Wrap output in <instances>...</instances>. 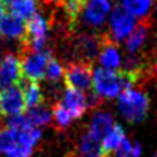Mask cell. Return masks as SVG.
<instances>
[{"instance_id":"9","label":"cell","mask_w":157,"mask_h":157,"mask_svg":"<svg viewBox=\"0 0 157 157\" xmlns=\"http://www.w3.org/2000/svg\"><path fill=\"white\" fill-rule=\"evenodd\" d=\"M62 105L66 108L72 119H80L88 109L87 97L83 91H78L75 88H66L63 92Z\"/></svg>"},{"instance_id":"16","label":"cell","mask_w":157,"mask_h":157,"mask_svg":"<svg viewBox=\"0 0 157 157\" xmlns=\"http://www.w3.org/2000/svg\"><path fill=\"white\" fill-rule=\"evenodd\" d=\"M24 98H25V105L26 108H36V106L41 105L44 101L43 92H41V88L39 87L37 83H33V81H26L24 80Z\"/></svg>"},{"instance_id":"15","label":"cell","mask_w":157,"mask_h":157,"mask_svg":"<svg viewBox=\"0 0 157 157\" xmlns=\"http://www.w3.org/2000/svg\"><path fill=\"white\" fill-rule=\"evenodd\" d=\"M124 139H125V132L123 130V127L119 124H114L113 128L106 134V136L102 141L103 152L108 153V155H112V152H116L119 149Z\"/></svg>"},{"instance_id":"13","label":"cell","mask_w":157,"mask_h":157,"mask_svg":"<svg viewBox=\"0 0 157 157\" xmlns=\"http://www.w3.org/2000/svg\"><path fill=\"white\" fill-rule=\"evenodd\" d=\"M78 157H112L103 152L102 144L88 134H84L78 142Z\"/></svg>"},{"instance_id":"29","label":"cell","mask_w":157,"mask_h":157,"mask_svg":"<svg viewBox=\"0 0 157 157\" xmlns=\"http://www.w3.org/2000/svg\"><path fill=\"white\" fill-rule=\"evenodd\" d=\"M0 63H2V61H0Z\"/></svg>"},{"instance_id":"17","label":"cell","mask_w":157,"mask_h":157,"mask_svg":"<svg viewBox=\"0 0 157 157\" xmlns=\"http://www.w3.org/2000/svg\"><path fill=\"white\" fill-rule=\"evenodd\" d=\"M28 121L30 123L32 127H39V125H47L51 121V112L48 110V108L41 103V105L36 106V108H30L29 110L25 113Z\"/></svg>"},{"instance_id":"28","label":"cell","mask_w":157,"mask_h":157,"mask_svg":"<svg viewBox=\"0 0 157 157\" xmlns=\"http://www.w3.org/2000/svg\"><path fill=\"white\" fill-rule=\"evenodd\" d=\"M155 157H157V153H156V156H155Z\"/></svg>"},{"instance_id":"12","label":"cell","mask_w":157,"mask_h":157,"mask_svg":"<svg viewBox=\"0 0 157 157\" xmlns=\"http://www.w3.org/2000/svg\"><path fill=\"white\" fill-rule=\"evenodd\" d=\"M99 62L102 66L109 71H119L120 68V55L116 44L109 36H105V41L99 52Z\"/></svg>"},{"instance_id":"27","label":"cell","mask_w":157,"mask_h":157,"mask_svg":"<svg viewBox=\"0 0 157 157\" xmlns=\"http://www.w3.org/2000/svg\"><path fill=\"white\" fill-rule=\"evenodd\" d=\"M14 2H17V0H3V3H4V4H7V6H10L11 3H14Z\"/></svg>"},{"instance_id":"23","label":"cell","mask_w":157,"mask_h":157,"mask_svg":"<svg viewBox=\"0 0 157 157\" xmlns=\"http://www.w3.org/2000/svg\"><path fill=\"white\" fill-rule=\"evenodd\" d=\"M141 145L138 142H131L130 139L125 138L120 147L116 150V156L114 157H139L141 156Z\"/></svg>"},{"instance_id":"8","label":"cell","mask_w":157,"mask_h":157,"mask_svg":"<svg viewBox=\"0 0 157 157\" xmlns=\"http://www.w3.org/2000/svg\"><path fill=\"white\" fill-rule=\"evenodd\" d=\"M110 11L109 0H87L84 7V21L90 26H101Z\"/></svg>"},{"instance_id":"14","label":"cell","mask_w":157,"mask_h":157,"mask_svg":"<svg viewBox=\"0 0 157 157\" xmlns=\"http://www.w3.org/2000/svg\"><path fill=\"white\" fill-rule=\"evenodd\" d=\"M149 25H150L149 21L142 19V21L132 29V32L128 35L127 41H125V46H127V50L131 52V54H135V52L141 48L142 44H144L145 39H146V35H147Z\"/></svg>"},{"instance_id":"11","label":"cell","mask_w":157,"mask_h":157,"mask_svg":"<svg viewBox=\"0 0 157 157\" xmlns=\"http://www.w3.org/2000/svg\"><path fill=\"white\" fill-rule=\"evenodd\" d=\"M114 124H116V123H114L112 114L106 113V112H98V113L92 117L91 125H90L87 134L102 144L103 138H105L106 134L113 128Z\"/></svg>"},{"instance_id":"1","label":"cell","mask_w":157,"mask_h":157,"mask_svg":"<svg viewBox=\"0 0 157 157\" xmlns=\"http://www.w3.org/2000/svg\"><path fill=\"white\" fill-rule=\"evenodd\" d=\"M138 77L139 73L125 69L109 71L105 68H98L92 75L91 88L99 98H114L120 92L130 90L136 83Z\"/></svg>"},{"instance_id":"2","label":"cell","mask_w":157,"mask_h":157,"mask_svg":"<svg viewBox=\"0 0 157 157\" xmlns=\"http://www.w3.org/2000/svg\"><path fill=\"white\" fill-rule=\"evenodd\" d=\"M119 110L130 123L145 120L149 110V98L145 92L136 90H125L119 97Z\"/></svg>"},{"instance_id":"26","label":"cell","mask_w":157,"mask_h":157,"mask_svg":"<svg viewBox=\"0 0 157 157\" xmlns=\"http://www.w3.org/2000/svg\"><path fill=\"white\" fill-rule=\"evenodd\" d=\"M6 15V4L3 3V0H0V19Z\"/></svg>"},{"instance_id":"3","label":"cell","mask_w":157,"mask_h":157,"mask_svg":"<svg viewBox=\"0 0 157 157\" xmlns=\"http://www.w3.org/2000/svg\"><path fill=\"white\" fill-rule=\"evenodd\" d=\"M52 57L51 50H44V51H30L29 48L24 46V50L21 51V73L22 80L26 81H37L44 78V71L48 59Z\"/></svg>"},{"instance_id":"21","label":"cell","mask_w":157,"mask_h":157,"mask_svg":"<svg viewBox=\"0 0 157 157\" xmlns=\"http://www.w3.org/2000/svg\"><path fill=\"white\" fill-rule=\"evenodd\" d=\"M52 116L55 119V123L59 128H66L69 127V124L72 123V116L69 114V112L66 110V108L62 105V102H55L52 106Z\"/></svg>"},{"instance_id":"22","label":"cell","mask_w":157,"mask_h":157,"mask_svg":"<svg viewBox=\"0 0 157 157\" xmlns=\"http://www.w3.org/2000/svg\"><path fill=\"white\" fill-rule=\"evenodd\" d=\"M17 144V132L8 127H0V152L7 153Z\"/></svg>"},{"instance_id":"19","label":"cell","mask_w":157,"mask_h":157,"mask_svg":"<svg viewBox=\"0 0 157 157\" xmlns=\"http://www.w3.org/2000/svg\"><path fill=\"white\" fill-rule=\"evenodd\" d=\"M121 7L130 15H136L144 18L152 7V0H121Z\"/></svg>"},{"instance_id":"6","label":"cell","mask_w":157,"mask_h":157,"mask_svg":"<svg viewBox=\"0 0 157 157\" xmlns=\"http://www.w3.org/2000/svg\"><path fill=\"white\" fill-rule=\"evenodd\" d=\"M135 26L132 15L127 13L121 6H116L110 15V36L113 41H120L125 39Z\"/></svg>"},{"instance_id":"24","label":"cell","mask_w":157,"mask_h":157,"mask_svg":"<svg viewBox=\"0 0 157 157\" xmlns=\"http://www.w3.org/2000/svg\"><path fill=\"white\" fill-rule=\"evenodd\" d=\"M62 76H63V68L59 65V62H58L54 57H51L46 65L44 77H46L50 83H57Z\"/></svg>"},{"instance_id":"20","label":"cell","mask_w":157,"mask_h":157,"mask_svg":"<svg viewBox=\"0 0 157 157\" xmlns=\"http://www.w3.org/2000/svg\"><path fill=\"white\" fill-rule=\"evenodd\" d=\"M40 138H41V131L36 127H30L24 131L17 132V142L26 147H30V149H33V146L40 141Z\"/></svg>"},{"instance_id":"4","label":"cell","mask_w":157,"mask_h":157,"mask_svg":"<svg viewBox=\"0 0 157 157\" xmlns=\"http://www.w3.org/2000/svg\"><path fill=\"white\" fill-rule=\"evenodd\" d=\"M63 80L66 88H75L78 91L90 90L92 86L91 62H86V61L71 62L63 69Z\"/></svg>"},{"instance_id":"10","label":"cell","mask_w":157,"mask_h":157,"mask_svg":"<svg viewBox=\"0 0 157 157\" xmlns=\"http://www.w3.org/2000/svg\"><path fill=\"white\" fill-rule=\"evenodd\" d=\"M0 36L6 39L26 40V25L13 14H6L0 19Z\"/></svg>"},{"instance_id":"7","label":"cell","mask_w":157,"mask_h":157,"mask_svg":"<svg viewBox=\"0 0 157 157\" xmlns=\"http://www.w3.org/2000/svg\"><path fill=\"white\" fill-rule=\"evenodd\" d=\"M22 81L19 58L14 54H6L0 63V88L19 86Z\"/></svg>"},{"instance_id":"5","label":"cell","mask_w":157,"mask_h":157,"mask_svg":"<svg viewBox=\"0 0 157 157\" xmlns=\"http://www.w3.org/2000/svg\"><path fill=\"white\" fill-rule=\"evenodd\" d=\"M26 105L22 88L19 86L8 87L0 92V114L2 116H18L24 114Z\"/></svg>"},{"instance_id":"18","label":"cell","mask_w":157,"mask_h":157,"mask_svg":"<svg viewBox=\"0 0 157 157\" xmlns=\"http://www.w3.org/2000/svg\"><path fill=\"white\" fill-rule=\"evenodd\" d=\"M11 14L19 19H29L36 14V0H17L8 6Z\"/></svg>"},{"instance_id":"25","label":"cell","mask_w":157,"mask_h":157,"mask_svg":"<svg viewBox=\"0 0 157 157\" xmlns=\"http://www.w3.org/2000/svg\"><path fill=\"white\" fill-rule=\"evenodd\" d=\"M32 152H33V149L26 147V146H24V145L17 142L15 146L11 147L6 155H7V157H30L32 156Z\"/></svg>"}]
</instances>
